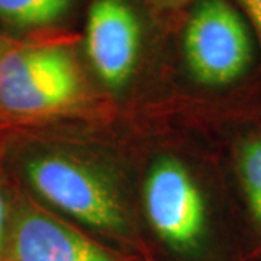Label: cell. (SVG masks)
Instances as JSON below:
<instances>
[{"label":"cell","mask_w":261,"mask_h":261,"mask_svg":"<svg viewBox=\"0 0 261 261\" xmlns=\"http://www.w3.org/2000/svg\"><path fill=\"white\" fill-rule=\"evenodd\" d=\"M82 92L74 57L56 44L9 47L0 58V115L34 121L67 111Z\"/></svg>","instance_id":"obj_1"},{"label":"cell","mask_w":261,"mask_h":261,"mask_svg":"<svg viewBox=\"0 0 261 261\" xmlns=\"http://www.w3.org/2000/svg\"><path fill=\"white\" fill-rule=\"evenodd\" d=\"M8 48L9 47H8V45H6V44H5V42L0 39V58H2V56H3L5 53H6V49H8Z\"/></svg>","instance_id":"obj_11"},{"label":"cell","mask_w":261,"mask_h":261,"mask_svg":"<svg viewBox=\"0 0 261 261\" xmlns=\"http://www.w3.org/2000/svg\"><path fill=\"white\" fill-rule=\"evenodd\" d=\"M8 200H6V196L5 192L0 186V250L3 247L5 243V237H6V226H8Z\"/></svg>","instance_id":"obj_9"},{"label":"cell","mask_w":261,"mask_h":261,"mask_svg":"<svg viewBox=\"0 0 261 261\" xmlns=\"http://www.w3.org/2000/svg\"><path fill=\"white\" fill-rule=\"evenodd\" d=\"M25 174L42 199L83 224L106 231H118L126 224L112 189L71 159L37 155L27 163Z\"/></svg>","instance_id":"obj_3"},{"label":"cell","mask_w":261,"mask_h":261,"mask_svg":"<svg viewBox=\"0 0 261 261\" xmlns=\"http://www.w3.org/2000/svg\"><path fill=\"white\" fill-rule=\"evenodd\" d=\"M141 27L126 0H94L86 23V51L103 83L119 89L135 70Z\"/></svg>","instance_id":"obj_5"},{"label":"cell","mask_w":261,"mask_h":261,"mask_svg":"<svg viewBox=\"0 0 261 261\" xmlns=\"http://www.w3.org/2000/svg\"><path fill=\"white\" fill-rule=\"evenodd\" d=\"M10 244L15 261H113L100 245L31 206L15 216Z\"/></svg>","instance_id":"obj_6"},{"label":"cell","mask_w":261,"mask_h":261,"mask_svg":"<svg viewBox=\"0 0 261 261\" xmlns=\"http://www.w3.org/2000/svg\"><path fill=\"white\" fill-rule=\"evenodd\" d=\"M238 168L252 215L261 225V138L244 144L238 157Z\"/></svg>","instance_id":"obj_8"},{"label":"cell","mask_w":261,"mask_h":261,"mask_svg":"<svg viewBox=\"0 0 261 261\" xmlns=\"http://www.w3.org/2000/svg\"><path fill=\"white\" fill-rule=\"evenodd\" d=\"M240 2L251 16L252 22L255 23L261 37V0H240Z\"/></svg>","instance_id":"obj_10"},{"label":"cell","mask_w":261,"mask_h":261,"mask_svg":"<svg viewBox=\"0 0 261 261\" xmlns=\"http://www.w3.org/2000/svg\"><path fill=\"white\" fill-rule=\"evenodd\" d=\"M73 0H0V22L16 29L53 27L67 16Z\"/></svg>","instance_id":"obj_7"},{"label":"cell","mask_w":261,"mask_h":261,"mask_svg":"<svg viewBox=\"0 0 261 261\" xmlns=\"http://www.w3.org/2000/svg\"><path fill=\"white\" fill-rule=\"evenodd\" d=\"M144 203L151 226L174 248L195 247L205 228V202L190 173L174 160L151 168Z\"/></svg>","instance_id":"obj_4"},{"label":"cell","mask_w":261,"mask_h":261,"mask_svg":"<svg viewBox=\"0 0 261 261\" xmlns=\"http://www.w3.org/2000/svg\"><path fill=\"white\" fill-rule=\"evenodd\" d=\"M185 56L192 74L206 86H225L251 63V41L226 0H200L187 20Z\"/></svg>","instance_id":"obj_2"}]
</instances>
